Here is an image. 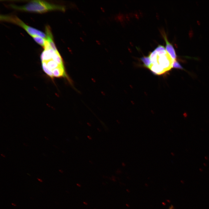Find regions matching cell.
<instances>
[{"mask_svg":"<svg viewBox=\"0 0 209 209\" xmlns=\"http://www.w3.org/2000/svg\"><path fill=\"white\" fill-rule=\"evenodd\" d=\"M173 68L180 69H183L180 63L176 60H174V62Z\"/></svg>","mask_w":209,"mask_h":209,"instance_id":"cell-8","label":"cell"},{"mask_svg":"<svg viewBox=\"0 0 209 209\" xmlns=\"http://www.w3.org/2000/svg\"><path fill=\"white\" fill-rule=\"evenodd\" d=\"M11 204H12V205H13V206H16V204H14V203H12Z\"/></svg>","mask_w":209,"mask_h":209,"instance_id":"cell-11","label":"cell"},{"mask_svg":"<svg viewBox=\"0 0 209 209\" xmlns=\"http://www.w3.org/2000/svg\"><path fill=\"white\" fill-rule=\"evenodd\" d=\"M162 33V35L166 42L165 49L172 59L176 60L177 55L174 48L172 44L168 40L166 35L164 33Z\"/></svg>","mask_w":209,"mask_h":209,"instance_id":"cell-5","label":"cell"},{"mask_svg":"<svg viewBox=\"0 0 209 209\" xmlns=\"http://www.w3.org/2000/svg\"><path fill=\"white\" fill-rule=\"evenodd\" d=\"M141 60L143 63L144 66L148 68L151 64L149 56H143L141 58Z\"/></svg>","mask_w":209,"mask_h":209,"instance_id":"cell-7","label":"cell"},{"mask_svg":"<svg viewBox=\"0 0 209 209\" xmlns=\"http://www.w3.org/2000/svg\"><path fill=\"white\" fill-rule=\"evenodd\" d=\"M32 37L34 40L38 44L42 46L43 48L44 47L46 39L38 36H33Z\"/></svg>","mask_w":209,"mask_h":209,"instance_id":"cell-6","label":"cell"},{"mask_svg":"<svg viewBox=\"0 0 209 209\" xmlns=\"http://www.w3.org/2000/svg\"><path fill=\"white\" fill-rule=\"evenodd\" d=\"M1 156H2L3 157H5V156L3 154H1Z\"/></svg>","mask_w":209,"mask_h":209,"instance_id":"cell-12","label":"cell"},{"mask_svg":"<svg viewBox=\"0 0 209 209\" xmlns=\"http://www.w3.org/2000/svg\"><path fill=\"white\" fill-rule=\"evenodd\" d=\"M42 69L47 76L53 79L64 78L71 82L66 71L63 60L58 51L51 47L44 49L40 56Z\"/></svg>","mask_w":209,"mask_h":209,"instance_id":"cell-1","label":"cell"},{"mask_svg":"<svg viewBox=\"0 0 209 209\" xmlns=\"http://www.w3.org/2000/svg\"><path fill=\"white\" fill-rule=\"evenodd\" d=\"M168 209H174V208L173 206L172 205L169 207Z\"/></svg>","mask_w":209,"mask_h":209,"instance_id":"cell-9","label":"cell"},{"mask_svg":"<svg viewBox=\"0 0 209 209\" xmlns=\"http://www.w3.org/2000/svg\"><path fill=\"white\" fill-rule=\"evenodd\" d=\"M10 6L13 9L21 11L39 13L54 10L64 11L65 10L62 6L41 0L31 1L23 6L11 5Z\"/></svg>","mask_w":209,"mask_h":209,"instance_id":"cell-3","label":"cell"},{"mask_svg":"<svg viewBox=\"0 0 209 209\" xmlns=\"http://www.w3.org/2000/svg\"><path fill=\"white\" fill-rule=\"evenodd\" d=\"M0 20L14 23L20 26L32 37L33 36H38L45 39H46V35L43 32L27 25L15 15H1Z\"/></svg>","mask_w":209,"mask_h":209,"instance_id":"cell-4","label":"cell"},{"mask_svg":"<svg viewBox=\"0 0 209 209\" xmlns=\"http://www.w3.org/2000/svg\"><path fill=\"white\" fill-rule=\"evenodd\" d=\"M37 180L41 182H43V181L40 179L37 178Z\"/></svg>","mask_w":209,"mask_h":209,"instance_id":"cell-10","label":"cell"},{"mask_svg":"<svg viewBox=\"0 0 209 209\" xmlns=\"http://www.w3.org/2000/svg\"><path fill=\"white\" fill-rule=\"evenodd\" d=\"M151 64L148 68L154 73L161 75L170 71L174 60L163 46L158 45L149 55Z\"/></svg>","mask_w":209,"mask_h":209,"instance_id":"cell-2","label":"cell"}]
</instances>
